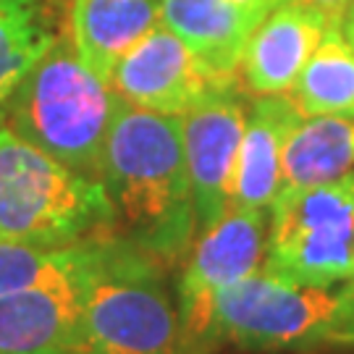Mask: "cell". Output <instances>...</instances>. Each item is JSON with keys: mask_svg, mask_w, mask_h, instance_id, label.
Returning <instances> with one entry per match:
<instances>
[{"mask_svg": "<svg viewBox=\"0 0 354 354\" xmlns=\"http://www.w3.org/2000/svg\"><path fill=\"white\" fill-rule=\"evenodd\" d=\"M100 184L121 239L174 263L197 236L181 118L118 102L102 150Z\"/></svg>", "mask_w": 354, "mask_h": 354, "instance_id": "obj_1", "label": "cell"}, {"mask_svg": "<svg viewBox=\"0 0 354 354\" xmlns=\"http://www.w3.org/2000/svg\"><path fill=\"white\" fill-rule=\"evenodd\" d=\"M118 102L113 87L89 71L61 35L13 89L3 124L74 174L100 181L102 150Z\"/></svg>", "mask_w": 354, "mask_h": 354, "instance_id": "obj_2", "label": "cell"}, {"mask_svg": "<svg viewBox=\"0 0 354 354\" xmlns=\"http://www.w3.org/2000/svg\"><path fill=\"white\" fill-rule=\"evenodd\" d=\"M113 226L100 181L74 174L0 121V239L71 247Z\"/></svg>", "mask_w": 354, "mask_h": 354, "instance_id": "obj_3", "label": "cell"}, {"mask_svg": "<svg viewBox=\"0 0 354 354\" xmlns=\"http://www.w3.org/2000/svg\"><path fill=\"white\" fill-rule=\"evenodd\" d=\"M178 307L158 276L155 257L113 236L87 279L68 354H178Z\"/></svg>", "mask_w": 354, "mask_h": 354, "instance_id": "obj_4", "label": "cell"}, {"mask_svg": "<svg viewBox=\"0 0 354 354\" xmlns=\"http://www.w3.org/2000/svg\"><path fill=\"white\" fill-rule=\"evenodd\" d=\"M354 336V289L299 286L257 270L218 294L213 346L231 342L250 352Z\"/></svg>", "mask_w": 354, "mask_h": 354, "instance_id": "obj_5", "label": "cell"}, {"mask_svg": "<svg viewBox=\"0 0 354 354\" xmlns=\"http://www.w3.org/2000/svg\"><path fill=\"white\" fill-rule=\"evenodd\" d=\"M263 270L323 289L354 281V171L339 181L283 192L273 200Z\"/></svg>", "mask_w": 354, "mask_h": 354, "instance_id": "obj_6", "label": "cell"}, {"mask_svg": "<svg viewBox=\"0 0 354 354\" xmlns=\"http://www.w3.org/2000/svg\"><path fill=\"white\" fill-rule=\"evenodd\" d=\"M268 250V210L226 207L192 241L178 281L181 352L203 354L213 346V313L221 291L263 270Z\"/></svg>", "mask_w": 354, "mask_h": 354, "instance_id": "obj_7", "label": "cell"}, {"mask_svg": "<svg viewBox=\"0 0 354 354\" xmlns=\"http://www.w3.org/2000/svg\"><path fill=\"white\" fill-rule=\"evenodd\" d=\"M234 84V76L210 68L163 24L142 37L111 74V87L124 102L178 118Z\"/></svg>", "mask_w": 354, "mask_h": 354, "instance_id": "obj_8", "label": "cell"}, {"mask_svg": "<svg viewBox=\"0 0 354 354\" xmlns=\"http://www.w3.org/2000/svg\"><path fill=\"white\" fill-rule=\"evenodd\" d=\"M244 127L247 108L234 89H226L181 115L197 231L215 223L228 207V187Z\"/></svg>", "mask_w": 354, "mask_h": 354, "instance_id": "obj_9", "label": "cell"}, {"mask_svg": "<svg viewBox=\"0 0 354 354\" xmlns=\"http://www.w3.org/2000/svg\"><path fill=\"white\" fill-rule=\"evenodd\" d=\"M333 26L320 13L291 0H279L247 39L239 82L252 97L286 95L299 71Z\"/></svg>", "mask_w": 354, "mask_h": 354, "instance_id": "obj_10", "label": "cell"}, {"mask_svg": "<svg viewBox=\"0 0 354 354\" xmlns=\"http://www.w3.org/2000/svg\"><path fill=\"white\" fill-rule=\"evenodd\" d=\"M92 273L0 297V354H68Z\"/></svg>", "mask_w": 354, "mask_h": 354, "instance_id": "obj_11", "label": "cell"}, {"mask_svg": "<svg viewBox=\"0 0 354 354\" xmlns=\"http://www.w3.org/2000/svg\"><path fill=\"white\" fill-rule=\"evenodd\" d=\"M160 24V0H68L64 35L89 71L111 84L115 64Z\"/></svg>", "mask_w": 354, "mask_h": 354, "instance_id": "obj_12", "label": "cell"}, {"mask_svg": "<svg viewBox=\"0 0 354 354\" xmlns=\"http://www.w3.org/2000/svg\"><path fill=\"white\" fill-rule=\"evenodd\" d=\"M297 118L299 113L286 95L254 97L231 174L228 207L268 210L273 205L281 187L283 145Z\"/></svg>", "mask_w": 354, "mask_h": 354, "instance_id": "obj_13", "label": "cell"}, {"mask_svg": "<svg viewBox=\"0 0 354 354\" xmlns=\"http://www.w3.org/2000/svg\"><path fill=\"white\" fill-rule=\"evenodd\" d=\"M263 16L234 0H160V24L187 42L210 68L236 82L247 39Z\"/></svg>", "mask_w": 354, "mask_h": 354, "instance_id": "obj_14", "label": "cell"}, {"mask_svg": "<svg viewBox=\"0 0 354 354\" xmlns=\"http://www.w3.org/2000/svg\"><path fill=\"white\" fill-rule=\"evenodd\" d=\"M352 171L354 115H299L283 145L279 194L330 184Z\"/></svg>", "mask_w": 354, "mask_h": 354, "instance_id": "obj_15", "label": "cell"}, {"mask_svg": "<svg viewBox=\"0 0 354 354\" xmlns=\"http://www.w3.org/2000/svg\"><path fill=\"white\" fill-rule=\"evenodd\" d=\"M64 0H0V121L6 102L64 35Z\"/></svg>", "mask_w": 354, "mask_h": 354, "instance_id": "obj_16", "label": "cell"}, {"mask_svg": "<svg viewBox=\"0 0 354 354\" xmlns=\"http://www.w3.org/2000/svg\"><path fill=\"white\" fill-rule=\"evenodd\" d=\"M286 97L299 115H354V48L342 24L328 26Z\"/></svg>", "mask_w": 354, "mask_h": 354, "instance_id": "obj_17", "label": "cell"}, {"mask_svg": "<svg viewBox=\"0 0 354 354\" xmlns=\"http://www.w3.org/2000/svg\"><path fill=\"white\" fill-rule=\"evenodd\" d=\"M111 239L97 236L71 247H39L26 241L0 239V297L45 283L87 276L100 266Z\"/></svg>", "mask_w": 354, "mask_h": 354, "instance_id": "obj_18", "label": "cell"}, {"mask_svg": "<svg viewBox=\"0 0 354 354\" xmlns=\"http://www.w3.org/2000/svg\"><path fill=\"white\" fill-rule=\"evenodd\" d=\"M291 3H299L304 8L326 16L330 24H342L344 13H346V8L352 6L354 0H291Z\"/></svg>", "mask_w": 354, "mask_h": 354, "instance_id": "obj_19", "label": "cell"}, {"mask_svg": "<svg viewBox=\"0 0 354 354\" xmlns=\"http://www.w3.org/2000/svg\"><path fill=\"white\" fill-rule=\"evenodd\" d=\"M236 6L241 8H250V11H257V13H268L279 0H234Z\"/></svg>", "mask_w": 354, "mask_h": 354, "instance_id": "obj_20", "label": "cell"}, {"mask_svg": "<svg viewBox=\"0 0 354 354\" xmlns=\"http://www.w3.org/2000/svg\"><path fill=\"white\" fill-rule=\"evenodd\" d=\"M342 32H344V37L349 39V45L354 48V3L346 8V13H344V19H342Z\"/></svg>", "mask_w": 354, "mask_h": 354, "instance_id": "obj_21", "label": "cell"}, {"mask_svg": "<svg viewBox=\"0 0 354 354\" xmlns=\"http://www.w3.org/2000/svg\"><path fill=\"white\" fill-rule=\"evenodd\" d=\"M349 286H352V289H354V281H349Z\"/></svg>", "mask_w": 354, "mask_h": 354, "instance_id": "obj_22", "label": "cell"}]
</instances>
